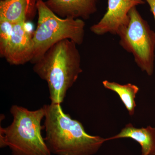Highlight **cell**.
<instances>
[{
  "label": "cell",
  "instance_id": "cell-8",
  "mask_svg": "<svg viewBox=\"0 0 155 155\" xmlns=\"http://www.w3.org/2000/svg\"><path fill=\"white\" fill-rule=\"evenodd\" d=\"M99 0H47L46 5L61 18L88 19L97 10Z\"/></svg>",
  "mask_w": 155,
  "mask_h": 155
},
{
  "label": "cell",
  "instance_id": "cell-13",
  "mask_svg": "<svg viewBox=\"0 0 155 155\" xmlns=\"http://www.w3.org/2000/svg\"><path fill=\"white\" fill-rule=\"evenodd\" d=\"M148 4L150 9L153 15L155 21V0H144Z\"/></svg>",
  "mask_w": 155,
  "mask_h": 155
},
{
  "label": "cell",
  "instance_id": "cell-1",
  "mask_svg": "<svg viewBox=\"0 0 155 155\" xmlns=\"http://www.w3.org/2000/svg\"><path fill=\"white\" fill-rule=\"evenodd\" d=\"M44 139L51 153L56 155H92L105 139L86 132L82 123L63 111L61 104L45 105Z\"/></svg>",
  "mask_w": 155,
  "mask_h": 155
},
{
  "label": "cell",
  "instance_id": "cell-14",
  "mask_svg": "<svg viewBox=\"0 0 155 155\" xmlns=\"http://www.w3.org/2000/svg\"><path fill=\"white\" fill-rule=\"evenodd\" d=\"M4 1V0H0V1Z\"/></svg>",
  "mask_w": 155,
  "mask_h": 155
},
{
  "label": "cell",
  "instance_id": "cell-10",
  "mask_svg": "<svg viewBox=\"0 0 155 155\" xmlns=\"http://www.w3.org/2000/svg\"><path fill=\"white\" fill-rule=\"evenodd\" d=\"M122 138H131L138 142L141 147L142 155H155V127L136 128L129 123L120 133L107 140Z\"/></svg>",
  "mask_w": 155,
  "mask_h": 155
},
{
  "label": "cell",
  "instance_id": "cell-7",
  "mask_svg": "<svg viewBox=\"0 0 155 155\" xmlns=\"http://www.w3.org/2000/svg\"><path fill=\"white\" fill-rule=\"evenodd\" d=\"M26 22L14 23L12 37L4 58L11 65H24L33 59L32 35L27 29Z\"/></svg>",
  "mask_w": 155,
  "mask_h": 155
},
{
  "label": "cell",
  "instance_id": "cell-3",
  "mask_svg": "<svg viewBox=\"0 0 155 155\" xmlns=\"http://www.w3.org/2000/svg\"><path fill=\"white\" fill-rule=\"evenodd\" d=\"M12 123L1 127L0 147H9L12 155H51L41 130L45 115V106L35 110L14 105L10 110Z\"/></svg>",
  "mask_w": 155,
  "mask_h": 155
},
{
  "label": "cell",
  "instance_id": "cell-9",
  "mask_svg": "<svg viewBox=\"0 0 155 155\" xmlns=\"http://www.w3.org/2000/svg\"><path fill=\"white\" fill-rule=\"evenodd\" d=\"M36 0L0 1V17L15 23L32 19L37 11Z\"/></svg>",
  "mask_w": 155,
  "mask_h": 155
},
{
  "label": "cell",
  "instance_id": "cell-11",
  "mask_svg": "<svg viewBox=\"0 0 155 155\" xmlns=\"http://www.w3.org/2000/svg\"><path fill=\"white\" fill-rule=\"evenodd\" d=\"M102 83L106 88L113 91L119 95L122 103L129 112V115L133 116L136 107V95L139 90L138 87L132 84H121L107 80L104 81Z\"/></svg>",
  "mask_w": 155,
  "mask_h": 155
},
{
  "label": "cell",
  "instance_id": "cell-12",
  "mask_svg": "<svg viewBox=\"0 0 155 155\" xmlns=\"http://www.w3.org/2000/svg\"><path fill=\"white\" fill-rule=\"evenodd\" d=\"M14 23L8 19L0 17V56L4 58L10 40Z\"/></svg>",
  "mask_w": 155,
  "mask_h": 155
},
{
  "label": "cell",
  "instance_id": "cell-15",
  "mask_svg": "<svg viewBox=\"0 0 155 155\" xmlns=\"http://www.w3.org/2000/svg\"><path fill=\"white\" fill-rule=\"evenodd\" d=\"M36 1H37V0H36Z\"/></svg>",
  "mask_w": 155,
  "mask_h": 155
},
{
  "label": "cell",
  "instance_id": "cell-5",
  "mask_svg": "<svg viewBox=\"0 0 155 155\" xmlns=\"http://www.w3.org/2000/svg\"><path fill=\"white\" fill-rule=\"evenodd\" d=\"M128 24L120 28L117 35L119 45L127 52L132 54L136 64L149 76L154 69L155 32L151 29L136 7L129 12Z\"/></svg>",
  "mask_w": 155,
  "mask_h": 155
},
{
  "label": "cell",
  "instance_id": "cell-6",
  "mask_svg": "<svg viewBox=\"0 0 155 155\" xmlns=\"http://www.w3.org/2000/svg\"><path fill=\"white\" fill-rule=\"evenodd\" d=\"M145 2L144 0H108L107 12L97 23L92 25L91 31L98 35L109 33L117 35L119 29L128 24L131 9Z\"/></svg>",
  "mask_w": 155,
  "mask_h": 155
},
{
  "label": "cell",
  "instance_id": "cell-2",
  "mask_svg": "<svg viewBox=\"0 0 155 155\" xmlns=\"http://www.w3.org/2000/svg\"><path fill=\"white\" fill-rule=\"evenodd\" d=\"M77 45L69 39L61 41L33 64V71L47 82L51 104H61L82 72Z\"/></svg>",
  "mask_w": 155,
  "mask_h": 155
},
{
  "label": "cell",
  "instance_id": "cell-4",
  "mask_svg": "<svg viewBox=\"0 0 155 155\" xmlns=\"http://www.w3.org/2000/svg\"><path fill=\"white\" fill-rule=\"evenodd\" d=\"M36 7L38 20L36 29L32 33V64L41 59L50 48L61 41L69 39L77 45L83 43L85 26L83 19L61 18L49 8L43 0H37Z\"/></svg>",
  "mask_w": 155,
  "mask_h": 155
}]
</instances>
